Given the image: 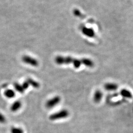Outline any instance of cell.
<instances>
[{
  "label": "cell",
  "instance_id": "14",
  "mask_svg": "<svg viewBox=\"0 0 133 133\" xmlns=\"http://www.w3.org/2000/svg\"><path fill=\"white\" fill-rule=\"evenodd\" d=\"M6 121V118L5 116L1 113H0V123H4Z\"/></svg>",
  "mask_w": 133,
  "mask_h": 133
},
{
  "label": "cell",
  "instance_id": "11",
  "mask_svg": "<svg viewBox=\"0 0 133 133\" xmlns=\"http://www.w3.org/2000/svg\"><path fill=\"white\" fill-rule=\"evenodd\" d=\"M5 96L8 98H12L15 97V93L14 91L11 89H7L4 92Z\"/></svg>",
  "mask_w": 133,
  "mask_h": 133
},
{
  "label": "cell",
  "instance_id": "8",
  "mask_svg": "<svg viewBox=\"0 0 133 133\" xmlns=\"http://www.w3.org/2000/svg\"><path fill=\"white\" fill-rule=\"evenodd\" d=\"M22 106L21 102L19 101H16L14 102L10 107V110L12 112H15L19 110Z\"/></svg>",
  "mask_w": 133,
  "mask_h": 133
},
{
  "label": "cell",
  "instance_id": "2",
  "mask_svg": "<svg viewBox=\"0 0 133 133\" xmlns=\"http://www.w3.org/2000/svg\"><path fill=\"white\" fill-rule=\"evenodd\" d=\"M69 111L68 110L63 109L60 111H59L58 112L50 115L49 118L50 120L54 121L66 118L69 116Z\"/></svg>",
  "mask_w": 133,
  "mask_h": 133
},
{
  "label": "cell",
  "instance_id": "12",
  "mask_svg": "<svg viewBox=\"0 0 133 133\" xmlns=\"http://www.w3.org/2000/svg\"><path fill=\"white\" fill-rule=\"evenodd\" d=\"M14 87L15 90L20 93H23L24 92V89L22 87V85H20L18 83H14Z\"/></svg>",
  "mask_w": 133,
  "mask_h": 133
},
{
  "label": "cell",
  "instance_id": "6",
  "mask_svg": "<svg viewBox=\"0 0 133 133\" xmlns=\"http://www.w3.org/2000/svg\"><path fill=\"white\" fill-rule=\"evenodd\" d=\"M103 94L100 90L96 91L93 95V100L96 103H98L101 101L103 98Z\"/></svg>",
  "mask_w": 133,
  "mask_h": 133
},
{
  "label": "cell",
  "instance_id": "5",
  "mask_svg": "<svg viewBox=\"0 0 133 133\" xmlns=\"http://www.w3.org/2000/svg\"><path fill=\"white\" fill-rule=\"evenodd\" d=\"M82 32L84 35L90 38H92L95 36V34L94 30L90 28L83 27L82 29Z\"/></svg>",
  "mask_w": 133,
  "mask_h": 133
},
{
  "label": "cell",
  "instance_id": "7",
  "mask_svg": "<svg viewBox=\"0 0 133 133\" xmlns=\"http://www.w3.org/2000/svg\"><path fill=\"white\" fill-rule=\"evenodd\" d=\"M118 85L114 83H107L105 84L104 88L108 91L116 90L118 88Z\"/></svg>",
  "mask_w": 133,
  "mask_h": 133
},
{
  "label": "cell",
  "instance_id": "3",
  "mask_svg": "<svg viewBox=\"0 0 133 133\" xmlns=\"http://www.w3.org/2000/svg\"><path fill=\"white\" fill-rule=\"evenodd\" d=\"M61 97L60 96H56L48 100L45 103V107L48 109H52L55 106L58 105L61 102Z\"/></svg>",
  "mask_w": 133,
  "mask_h": 133
},
{
  "label": "cell",
  "instance_id": "15",
  "mask_svg": "<svg viewBox=\"0 0 133 133\" xmlns=\"http://www.w3.org/2000/svg\"><path fill=\"white\" fill-rule=\"evenodd\" d=\"M29 86H30V85L29 84L28 82L27 81L24 82L23 83V84H22V87L23 88L24 90H26L27 89H28Z\"/></svg>",
  "mask_w": 133,
  "mask_h": 133
},
{
  "label": "cell",
  "instance_id": "10",
  "mask_svg": "<svg viewBox=\"0 0 133 133\" xmlns=\"http://www.w3.org/2000/svg\"><path fill=\"white\" fill-rule=\"evenodd\" d=\"M26 81L28 82L29 84L30 85L32 86L35 88H38L40 86V84H39L38 82L36 81H34L32 78H29Z\"/></svg>",
  "mask_w": 133,
  "mask_h": 133
},
{
  "label": "cell",
  "instance_id": "4",
  "mask_svg": "<svg viewBox=\"0 0 133 133\" xmlns=\"http://www.w3.org/2000/svg\"><path fill=\"white\" fill-rule=\"evenodd\" d=\"M22 60L24 63L31 66H38V62L37 59L28 55H24L22 58Z\"/></svg>",
  "mask_w": 133,
  "mask_h": 133
},
{
  "label": "cell",
  "instance_id": "13",
  "mask_svg": "<svg viewBox=\"0 0 133 133\" xmlns=\"http://www.w3.org/2000/svg\"><path fill=\"white\" fill-rule=\"evenodd\" d=\"M11 133H24L23 130L20 128L13 127L11 129Z\"/></svg>",
  "mask_w": 133,
  "mask_h": 133
},
{
  "label": "cell",
  "instance_id": "1",
  "mask_svg": "<svg viewBox=\"0 0 133 133\" xmlns=\"http://www.w3.org/2000/svg\"><path fill=\"white\" fill-rule=\"evenodd\" d=\"M55 62L57 64L60 65L72 64L76 69L79 68L82 65L90 68L94 66L93 61L88 58L77 59L70 56L64 57L62 56H58L55 59Z\"/></svg>",
  "mask_w": 133,
  "mask_h": 133
},
{
  "label": "cell",
  "instance_id": "9",
  "mask_svg": "<svg viewBox=\"0 0 133 133\" xmlns=\"http://www.w3.org/2000/svg\"><path fill=\"white\" fill-rule=\"evenodd\" d=\"M120 94L124 98H128V99H131L133 97V95L130 91L127 89H123L120 91Z\"/></svg>",
  "mask_w": 133,
  "mask_h": 133
}]
</instances>
